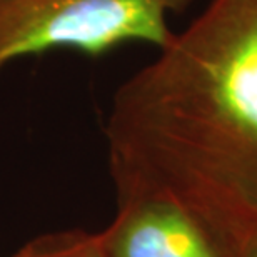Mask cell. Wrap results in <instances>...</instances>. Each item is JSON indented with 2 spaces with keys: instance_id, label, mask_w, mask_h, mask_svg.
Wrapping results in <instances>:
<instances>
[{
  "instance_id": "cell-3",
  "label": "cell",
  "mask_w": 257,
  "mask_h": 257,
  "mask_svg": "<svg viewBox=\"0 0 257 257\" xmlns=\"http://www.w3.org/2000/svg\"><path fill=\"white\" fill-rule=\"evenodd\" d=\"M102 240L107 257H239L182 207L162 199L117 204Z\"/></svg>"
},
{
  "instance_id": "cell-2",
  "label": "cell",
  "mask_w": 257,
  "mask_h": 257,
  "mask_svg": "<svg viewBox=\"0 0 257 257\" xmlns=\"http://www.w3.org/2000/svg\"><path fill=\"white\" fill-rule=\"evenodd\" d=\"M194 0H0V74L9 64L72 49L104 57L124 44L164 49L174 34L169 15Z\"/></svg>"
},
{
  "instance_id": "cell-1",
  "label": "cell",
  "mask_w": 257,
  "mask_h": 257,
  "mask_svg": "<svg viewBox=\"0 0 257 257\" xmlns=\"http://www.w3.org/2000/svg\"><path fill=\"white\" fill-rule=\"evenodd\" d=\"M159 52L105 120L117 204L169 200L240 257L257 237V0H210Z\"/></svg>"
},
{
  "instance_id": "cell-4",
  "label": "cell",
  "mask_w": 257,
  "mask_h": 257,
  "mask_svg": "<svg viewBox=\"0 0 257 257\" xmlns=\"http://www.w3.org/2000/svg\"><path fill=\"white\" fill-rule=\"evenodd\" d=\"M12 257H107L100 234L72 230L45 235L24 245Z\"/></svg>"
},
{
  "instance_id": "cell-5",
  "label": "cell",
  "mask_w": 257,
  "mask_h": 257,
  "mask_svg": "<svg viewBox=\"0 0 257 257\" xmlns=\"http://www.w3.org/2000/svg\"><path fill=\"white\" fill-rule=\"evenodd\" d=\"M240 257H257V237H254L247 245H245V249L242 250Z\"/></svg>"
}]
</instances>
